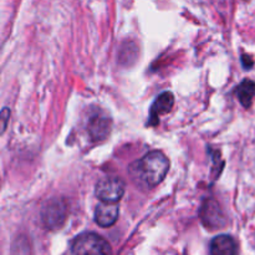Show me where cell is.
Returning a JSON list of instances; mask_svg holds the SVG:
<instances>
[{
  "label": "cell",
  "instance_id": "cell-12",
  "mask_svg": "<svg viewBox=\"0 0 255 255\" xmlns=\"http://www.w3.org/2000/svg\"><path fill=\"white\" fill-rule=\"evenodd\" d=\"M242 65H243L244 70H251L254 65V59L248 54H244L242 56Z\"/></svg>",
  "mask_w": 255,
  "mask_h": 255
},
{
  "label": "cell",
  "instance_id": "cell-8",
  "mask_svg": "<svg viewBox=\"0 0 255 255\" xmlns=\"http://www.w3.org/2000/svg\"><path fill=\"white\" fill-rule=\"evenodd\" d=\"M201 217L206 227H209V228H221V227H223V213H222L219 204L213 199H209L203 204Z\"/></svg>",
  "mask_w": 255,
  "mask_h": 255
},
{
  "label": "cell",
  "instance_id": "cell-13",
  "mask_svg": "<svg viewBox=\"0 0 255 255\" xmlns=\"http://www.w3.org/2000/svg\"><path fill=\"white\" fill-rule=\"evenodd\" d=\"M246 1H248V0H246Z\"/></svg>",
  "mask_w": 255,
  "mask_h": 255
},
{
  "label": "cell",
  "instance_id": "cell-3",
  "mask_svg": "<svg viewBox=\"0 0 255 255\" xmlns=\"http://www.w3.org/2000/svg\"><path fill=\"white\" fill-rule=\"evenodd\" d=\"M41 222L45 228L50 231L62 227L67 218V206L62 199H51L41 208Z\"/></svg>",
  "mask_w": 255,
  "mask_h": 255
},
{
  "label": "cell",
  "instance_id": "cell-7",
  "mask_svg": "<svg viewBox=\"0 0 255 255\" xmlns=\"http://www.w3.org/2000/svg\"><path fill=\"white\" fill-rule=\"evenodd\" d=\"M111 120L107 116H92L87 125V131L94 142H101L109 137L111 132Z\"/></svg>",
  "mask_w": 255,
  "mask_h": 255
},
{
  "label": "cell",
  "instance_id": "cell-9",
  "mask_svg": "<svg viewBox=\"0 0 255 255\" xmlns=\"http://www.w3.org/2000/svg\"><path fill=\"white\" fill-rule=\"evenodd\" d=\"M238 247L231 236L222 234L211 242V254L213 255H236Z\"/></svg>",
  "mask_w": 255,
  "mask_h": 255
},
{
  "label": "cell",
  "instance_id": "cell-6",
  "mask_svg": "<svg viewBox=\"0 0 255 255\" xmlns=\"http://www.w3.org/2000/svg\"><path fill=\"white\" fill-rule=\"evenodd\" d=\"M120 208L116 203H109V202H101L95 209V222L100 227L114 226L119 219Z\"/></svg>",
  "mask_w": 255,
  "mask_h": 255
},
{
  "label": "cell",
  "instance_id": "cell-2",
  "mask_svg": "<svg viewBox=\"0 0 255 255\" xmlns=\"http://www.w3.org/2000/svg\"><path fill=\"white\" fill-rule=\"evenodd\" d=\"M71 253L74 254H111L109 242L96 233H84L72 241Z\"/></svg>",
  "mask_w": 255,
  "mask_h": 255
},
{
  "label": "cell",
  "instance_id": "cell-5",
  "mask_svg": "<svg viewBox=\"0 0 255 255\" xmlns=\"http://www.w3.org/2000/svg\"><path fill=\"white\" fill-rule=\"evenodd\" d=\"M174 105V96L172 92L164 91L154 100L149 111V120L147 122L148 126H157L159 124V117L171 112Z\"/></svg>",
  "mask_w": 255,
  "mask_h": 255
},
{
  "label": "cell",
  "instance_id": "cell-11",
  "mask_svg": "<svg viewBox=\"0 0 255 255\" xmlns=\"http://www.w3.org/2000/svg\"><path fill=\"white\" fill-rule=\"evenodd\" d=\"M9 120H10V109L9 107H4V109L0 111V136L6 131Z\"/></svg>",
  "mask_w": 255,
  "mask_h": 255
},
{
  "label": "cell",
  "instance_id": "cell-4",
  "mask_svg": "<svg viewBox=\"0 0 255 255\" xmlns=\"http://www.w3.org/2000/svg\"><path fill=\"white\" fill-rule=\"evenodd\" d=\"M126 189V184L117 177H106L96 184L95 193L101 202L117 203L122 199Z\"/></svg>",
  "mask_w": 255,
  "mask_h": 255
},
{
  "label": "cell",
  "instance_id": "cell-10",
  "mask_svg": "<svg viewBox=\"0 0 255 255\" xmlns=\"http://www.w3.org/2000/svg\"><path fill=\"white\" fill-rule=\"evenodd\" d=\"M236 95L238 97L239 102L242 104V106L249 109L255 97V82L248 79L243 80L238 85V87H237Z\"/></svg>",
  "mask_w": 255,
  "mask_h": 255
},
{
  "label": "cell",
  "instance_id": "cell-1",
  "mask_svg": "<svg viewBox=\"0 0 255 255\" xmlns=\"http://www.w3.org/2000/svg\"><path fill=\"white\" fill-rule=\"evenodd\" d=\"M168 169L169 161L163 152L151 151L131 163L128 172L137 186L151 189L166 178Z\"/></svg>",
  "mask_w": 255,
  "mask_h": 255
}]
</instances>
